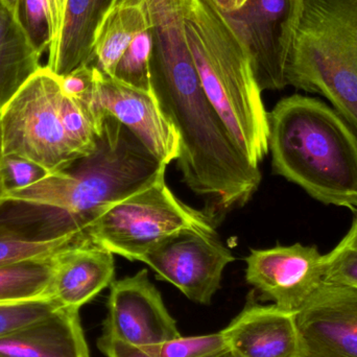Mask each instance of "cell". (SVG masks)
I'll list each match as a JSON object with an SVG mask.
<instances>
[{
    "label": "cell",
    "instance_id": "cell-1",
    "mask_svg": "<svg viewBox=\"0 0 357 357\" xmlns=\"http://www.w3.org/2000/svg\"><path fill=\"white\" fill-rule=\"evenodd\" d=\"M152 29L155 96L180 137L178 167L187 186L205 197L215 225L243 207L261 182L202 87L187 43L182 0H146Z\"/></svg>",
    "mask_w": 357,
    "mask_h": 357
},
{
    "label": "cell",
    "instance_id": "cell-2",
    "mask_svg": "<svg viewBox=\"0 0 357 357\" xmlns=\"http://www.w3.org/2000/svg\"><path fill=\"white\" fill-rule=\"evenodd\" d=\"M273 171L326 205L357 209V136L318 98H282L268 113Z\"/></svg>",
    "mask_w": 357,
    "mask_h": 357
},
{
    "label": "cell",
    "instance_id": "cell-3",
    "mask_svg": "<svg viewBox=\"0 0 357 357\" xmlns=\"http://www.w3.org/2000/svg\"><path fill=\"white\" fill-rule=\"evenodd\" d=\"M187 43L202 87L235 142L258 167L268 153V117L245 39L212 0H182Z\"/></svg>",
    "mask_w": 357,
    "mask_h": 357
},
{
    "label": "cell",
    "instance_id": "cell-4",
    "mask_svg": "<svg viewBox=\"0 0 357 357\" xmlns=\"http://www.w3.org/2000/svg\"><path fill=\"white\" fill-rule=\"evenodd\" d=\"M165 169L131 130L105 116L90 154L26 188L6 193L4 199L54 208L75 234L87 236L102 210L146 188L165 175Z\"/></svg>",
    "mask_w": 357,
    "mask_h": 357
},
{
    "label": "cell",
    "instance_id": "cell-5",
    "mask_svg": "<svg viewBox=\"0 0 357 357\" xmlns=\"http://www.w3.org/2000/svg\"><path fill=\"white\" fill-rule=\"evenodd\" d=\"M287 79L326 98L357 131V0H304Z\"/></svg>",
    "mask_w": 357,
    "mask_h": 357
},
{
    "label": "cell",
    "instance_id": "cell-6",
    "mask_svg": "<svg viewBox=\"0 0 357 357\" xmlns=\"http://www.w3.org/2000/svg\"><path fill=\"white\" fill-rule=\"evenodd\" d=\"M192 230L215 232V222L204 211L178 199L161 176L146 188L100 212L86 231L94 245L131 261L163 239Z\"/></svg>",
    "mask_w": 357,
    "mask_h": 357
},
{
    "label": "cell",
    "instance_id": "cell-7",
    "mask_svg": "<svg viewBox=\"0 0 357 357\" xmlns=\"http://www.w3.org/2000/svg\"><path fill=\"white\" fill-rule=\"evenodd\" d=\"M58 75L42 67L0 113L3 155L22 157L56 173L79 158L60 112Z\"/></svg>",
    "mask_w": 357,
    "mask_h": 357
},
{
    "label": "cell",
    "instance_id": "cell-8",
    "mask_svg": "<svg viewBox=\"0 0 357 357\" xmlns=\"http://www.w3.org/2000/svg\"><path fill=\"white\" fill-rule=\"evenodd\" d=\"M234 259L216 232L186 230L163 239L137 261L148 264L157 279L175 285L190 301L209 305L220 289L225 268Z\"/></svg>",
    "mask_w": 357,
    "mask_h": 357
},
{
    "label": "cell",
    "instance_id": "cell-9",
    "mask_svg": "<svg viewBox=\"0 0 357 357\" xmlns=\"http://www.w3.org/2000/svg\"><path fill=\"white\" fill-rule=\"evenodd\" d=\"M304 0H248L226 13L245 39L261 91L287 87L291 48L303 12Z\"/></svg>",
    "mask_w": 357,
    "mask_h": 357
},
{
    "label": "cell",
    "instance_id": "cell-10",
    "mask_svg": "<svg viewBox=\"0 0 357 357\" xmlns=\"http://www.w3.org/2000/svg\"><path fill=\"white\" fill-rule=\"evenodd\" d=\"M87 114L98 133L105 116L114 117L131 130L161 163L167 167L177 160L180 137L163 113L154 92L132 87L96 68Z\"/></svg>",
    "mask_w": 357,
    "mask_h": 357
},
{
    "label": "cell",
    "instance_id": "cell-11",
    "mask_svg": "<svg viewBox=\"0 0 357 357\" xmlns=\"http://www.w3.org/2000/svg\"><path fill=\"white\" fill-rule=\"evenodd\" d=\"M245 262L247 282L289 314H297L324 282V255L314 245L251 249Z\"/></svg>",
    "mask_w": 357,
    "mask_h": 357
},
{
    "label": "cell",
    "instance_id": "cell-12",
    "mask_svg": "<svg viewBox=\"0 0 357 357\" xmlns=\"http://www.w3.org/2000/svg\"><path fill=\"white\" fill-rule=\"evenodd\" d=\"M108 314L100 339L126 345H154L180 337L161 294L146 268L110 285Z\"/></svg>",
    "mask_w": 357,
    "mask_h": 357
},
{
    "label": "cell",
    "instance_id": "cell-13",
    "mask_svg": "<svg viewBox=\"0 0 357 357\" xmlns=\"http://www.w3.org/2000/svg\"><path fill=\"white\" fill-rule=\"evenodd\" d=\"M296 321L303 357H357V287L323 282Z\"/></svg>",
    "mask_w": 357,
    "mask_h": 357
},
{
    "label": "cell",
    "instance_id": "cell-14",
    "mask_svg": "<svg viewBox=\"0 0 357 357\" xmlns=\"http://www.w3.org/2000/svg\"><path fill=\"white\" fill-rule=\"evenodd\" d=\"M220 333L233 357H303L296 314L274 304L247 306Z\"/></svg>",
    "mask_w": 357,
    "mask_h": 357
},
{
    "label": "cell",
    "instance_id": "cell-15",
    "mask_svg": "<svg viewBox=\"0 0 357 357\" xmlns=\"http://www.w3.org/2000/svg\"><path fill=\"white\" fill-rule=\"evenodd\" d=\"M114 255L92 243L63 250L52 258L48 295L61 307L77 310L114 281Z\"/></svg>",
    "mask_w": 357,
    "mask_h": 357
},
{
    "label": "cell",
    "instance_id": "cell-16",
    "mask_svg": "<svg viewBox=\"0 0 357 357\" xmlns=\"http://www.w3.org/2000/svg\"><path fill=\"white\" fill-rule=\"evenodd\" d=\"M0 357H90L79 312L59 308L47 318L0 337Z\"/></svg>",
    "mask_w": 357,
    "mask_h": 357
},
{
    "label": "cell",
    "instance_id": "cell-17",
    "mask_svg": "<svg viewBox=\"0 0 357 357\" xmlns=\"http://www.w3.org/2000/svg\"><path fill=\"white\" fill-rule=\"evenodd\" d=\"M111 0H66L56 46L46 68L63 77L82 65L93 64V39Z\"/></svg>",
    "mask_w": 357,
    "mask_h": 357
},
{
    "label": "cell",
    "instance_id": "cell-18",
    "mask_svg": "<svg viewBox=\"0 0 357 357\" xmlns=\"http://www.w3.org/2000/svg\"><path fill=\"white\" fill-rule=\"evenodd\" d=\"M150 26L146 0H111L94 35V66L104 75L114 77L132 40Z\"/></svg>",
    "mask_w": 357,
    "mask_h": 357
},
{
    "label": "cell",
    "instance_id": "cell-19",
    "mask_svg": "<svg viewBox=\"0 0 357 357\" xmlns=\"http://www.w3.org/2000/svg\"><path fill=\"white\" fill-rule=\"evenodd\" d=\"M41 56L21 21L0 1V113L42 68Z\"/></svg>",
    "mask_w": 357,
    "mask_h": 357
},
{
    "label": "cell",
    "instance_id": "cell-20",
    "mask_svg": "<svg viewBox=\"0 0 357 357\" xmlns=\"http://www.w3.org/2000/svg\"><path fill=\"white\" fill-rule=\"evenodd\" d=\"M98 347L107 357H224L229 354L220 331L142 347L98 339Z\"/></svg>",
    "mask_w": 357,
    "mask_h": 357
},
{
    "label": "cell",
    "instance_id": "cell-21",
    "mask_svg": "<svg viewBox=\"0 0 357 357\" xmlns=\"http://www.w3.org/2000/svg\"><path fill=\"white\" fill-rule=\"evenodd\" d=\"M52 258L0 268V304L50 297Z\"/></svg>",
    "mask_w": 357,
    "mask_h": 357
},
{
    "label": "cell",
    "instance_id": "cell-22",
    "mask_svg": "<svg viewBox=\"0 0 357 357\" xmlns=\"http://www.w3.org/2000/svg\"><path fill=\"white\" fill-rule=\"evenodd\" d=\"M90 243L84 237H65L54 241H29L0 230V268L29 261L52 259L63 250Z\"/></svg>",
    "mask_w": 357,
    "mask_h": 357
},
{
    "label": "cell",
    "instance_id": "cell-23",
    "mask_svg": "<svg viewBox=\"0 0 357 357\" xmlns=\"http://www.w3.org/2000/svg\"><path fill=\"white\" fill-rule=\"evenodd\" d=\"M153 35L151 26L140 31L130 43L117 64L114 77L119 81L144 90L153 91L151 63L153 56Z\"/></svg>",
    "mask_w": 357,
    "mask_h": 357
},
{
    "label": "cell",
    "instance_id": "cell-24",
    "mask_svg": "<svg viewBox=\"0 0 357 357\" xmlns=\"http://www.w3.org/2000/svg\"><path fill=\"white\" fill-rule=\"evenodd\" d=\"M354 212L347 234L324 255V282L357 287V209Z\"/></svg>",
    "mask_w": 357,
    "mask_h": 357
},
{
    "label": "cell",
    "instance_id": "cell-25",
    "mask_svg": "<svg viewBox=\"0 0 357 357\" xmlns=\"http://www.w3.org/2000/svg\"><path fill=\"white\" fill-rule=\"evenodd\" d=\"M61 307L50 297L0 304V337L47 318Z\"/></svg>",
    "mask_w": 357,
    "mask_h": 357
},
{
    "label": "cell",
    "instance_id": "cell-26",
    "mask_svg": "<svg viewBox=\"0 0 357 357\" xmlns=\"http://www.w3.org/2000/svg\"><path fill=\"white\" fill-rule=\"evenodd\" d=\"M0 175L6 193L26 188L50 175L41 165L15 155H3Z\"/></svg>",
    "mask_w": 357,
    "mask_h": 357
},
{
    "label": "cell",
    "instance_id": "cell-27",
    "mask_svg": "<svg viewBox=\"0 0 357 357\" xmlns=\"http://www.w3.org/2000/svg\"><path fill=\"white\" fill-rule=\"evenodd\" d=\"M19 18L29 39L42 54L50 47V22L46 0H20Z\"/></svg>",
    "mask_w": 357,
    "mask_h": 357
},
{
    "label": "cell",
    "instance_id": "cell-28",
    "mask_svg": "<svg viewBox=\"0 0 357 357\" xmlns=\"http://www.w3.org/2000/svg\"><path fill=\"white\" fill-rule=\"evenodd\" d=\"M96 73V68L93 64L82 65L71 73L63 77H59L63 93L67 98L77 102L85 111L86 114H87L88 105L93 93Z\"/></svg>",
    "mask_w": 357,
    "mask_h": 357
},
{
    "label": "cell",
    "instance_id": "cell-29",
    "mask_svg": "<svg viewBox=\"0 0 357 357\" xmlns=\"http://www.w3.org/2000/svg\"><path fill=\"white\" fill-rule=\"evenodd\" d=\"M47 6L48 22H50V47L48 52L56 46L64 19L66 0H46Z\"/></svg>",
    "mask_w": 357,
    "mask_h": 357
},
{
    "label": "cell",
    "instance_id": "cell-30",
    "mask_svg": "<svg viewBox=\"0 0 357 357\" xmlns=\"http://www.w3.org/2000/svg\"><path fill=\"white\" fill-rule=\"evenodd\" d=\"M213 3L224 13H233L247 3L248 0H212Z\"/></svg>",
    "mask_w": 357,
    "mask_h": 357
},
{
    "label": "cell",
    "instance_id": "cell-31",
    "mask_svg": "<svg viewBox=\"0 0 357 357\" xmlns=\"http://www.w3.org/2000/svg\"><path fill=\"white\" fill-rule=\"evenodd\" d=\"M0 1L8 8V10H10L17 19L20 20V18H19V4H20V0H0Z\"/></svg>",
    "mask_w": 357,
    "mask_h": 357
},
{
    "label": "cell",
    "instance_id": "cell-32",
    "mask_svg": "<svg viewBox=\"0 0 357 357\" xmlns=\"http://www.w3.org/2000/svg\"><path fill=\"white\" fill-rule=\"evenodd\" d=\"M2 156H3V152H2L1 131H0V163H1ZM6 195V190L4 188L3 182H2L1 175H0V204L3 202Z\"/></svg>",
    "mask_w": 357,
    "mask_h": 357
},
{
    "label": "cell",
    "instance_id": "cell-33",
    "mask_svg": "<svg viewBox=\"0 0 357 357\" xmlns=\"http://www.w3.org/2000/svg\"><path fill=\"white\" fill-rule=\"evenodd\" d=\"M224 357H233V356H231L230 354H228V356H224Z\"/></svg>",
    "mask_w": 357,
    "mask_h": 357
}]
</instances>
